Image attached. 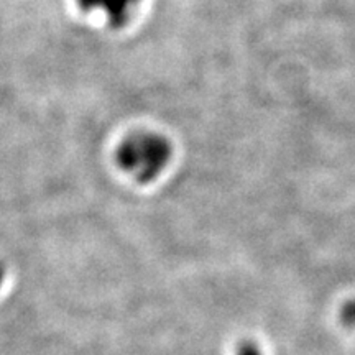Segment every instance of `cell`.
<instances>
[{
	"label": "cell",
	"instance_id": "277c9868",
	"mask_svg": "<svg viewBox=\"0 0 355 355\" xmlns=\"http://www.w3.org/2000/svg\"><path fill=\"white\" fill-rule=\"evenodd\" d=\"M3 279H6V266L0 263V288L3 285Z\"/></svg>",
	"mask_w": 355,
	"mask_h": 355
},
{
	"label": "cell",
	"instance_id": "3957f363",
	"mask_svg": "<svg viewBox=\"0 0 355 355\" xmlns=\"http://www.w3.org/2000/svg\"><path fill=\"white\" fill-rule=\"evenodd\" d=\"M235 355H263L259 345H257L254 340H242L239 344L237 350H235Z\"/></svg>",
	"mask_w": 355,
	"mask_h": 355
},
{
	"label": "cell",
	"instance_id": "7a4b0ae2",
	"mask_svg": "<svg viewBox=\"0 0 355 355\" xmlns=\"http://www.w3.org/2000/svg\"><path fill=\"white\" fill-rule=\"evenodd\" d=\"M339 319L349 329H355V298H350L340 306Z\"/></svg>",
	"mask_w": 355,
	"mask_h": 355
},
{
	"label": "cell",
	"instance_id": "6da1fadb",
	"mask_svg": "<svg viewBox=\"0 0 355 355\" xmlns=\"http://www.w3.org/2000/svg\"><path fill=\"white\" fill-rule=\"evenodd\" d=\"M170 157V145L158 135L133 137L122 145L117 153L122 170L130 173L141 183L155 180L168 165Z\"/></svg>",
	"mask_w": 355,
	"mask_h": 355
}]
</instances>
